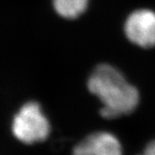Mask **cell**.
<instances>
[{
  "mask_svg": "<svg viewBox=\"0 0 155 155\" xmlns=\"http://www.w3.org/2000/svg\"><path fill=\"white\" fill-rule=\"evenodd\" d=\"M72 155H122V149L114 134L97 132L80 141L74 147Z\"/></svg>",
  "mask_w": 155,
  "mask_h": 155,
  "instance_id": "4",
  "label": "cell"
},
{
  "mask_svg": "<svg viewBox=\"0 0 155 155\" xmlns=\"http://www.w3.org/2000/svg\"><path fill=\"white\" fill-rule=\"evenodd\" d=\"M11 131L18 140L30 145L43 141L48 137L50 124L38 103L28 102L14 116Z\"/></svg>",
  "mask_w": 155,
  "mask_h": 155,
  "instance_id": "2",
  "label": "cell"
},
{
  "mask_svg": "<svg viewBox=\"0 0 155 155\" xmlns=\"http://www.w3.org/2000/svg\"><path fill=\"white\" fill-rule=\"evenodd\" d=\"M141 155H155V140L147 144Z\"/></svg>",
  "mask_w": 155,
  "mask_h": 155,
  "instance_id": "6",
  "label": "cell"
},
{
  "mask_svg": "<svg viewBox=\"0 0 155 155\" xmlns=\"http://www.w3.org/2000/svg\"><path fill=\"white\" fill-rule=\"evenodd\" d=\"M89 91L103 104L101 115L115 119L132 113L139 104V92L116 68L110 65L96 67L88 80Z\"/></svg>",
  "mask_w": 155,
  "mask_h": 155,
  "instance_id": "1",
  "label": "cell"
},
{
  "mask_svg": "<svg viewBox=\"0 0 155 155\" xmlns=\"http://www.w3.org/2000/svg\"><path fill=\"white\" fill-rule=\"evenodd\" d=\"M88 0H54L55 11L64 18L78 17L87 8Z\"/></svg>",
  "mask_w": 155,
  "mask_h": 155,
  "instance_id": "5",
  "label": "cell"
},
{
  "mask_svg": "<svg viewBox=\"0 0 155 155\" xmlns=\"http://www.w3.org/2000/svg\"><path fill=\"white\" fill-rule=\"evenodd\" d=\"M124 31L134 44L144 48L155 47V12L150 10L134 11L126 20Z\"/></svg>",
  "mask_w": 155,
  "mask_h": 155,
  "instance_id": "3",
  "label": "cell"
}]
</instances>
